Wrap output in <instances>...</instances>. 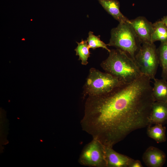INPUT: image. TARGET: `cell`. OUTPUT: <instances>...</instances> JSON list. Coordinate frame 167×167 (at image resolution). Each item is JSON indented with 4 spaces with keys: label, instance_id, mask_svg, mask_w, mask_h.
Masks as SVG:
<instances>
[{
    "label": "cell",
    "instance_id": "7",
    "mask_svg": "<svg viewBox=\"0 0 167 167\" xmlns=\"http://www.w3.org/2000/svg\"><path fill=\"white\" fill-rule=\"evenodd\" d=\"M130 23L142 43H152L151 38L153 31L152 23L142 16L130 20Z\"/></svg>",
    "mask_w": 167,
    "mask_h": 167
},
{
    "label": "cell",
    "instance_id": "18",
    "mask_svg": "<svg viewBox=\"0 0 167 167\" xmlns=\"http://www.w3.org/2000/svg\"><path fill=\"white\" fill-rule=\"evenodd\" d=\"M143 166L141 162L138 160H134L131 162L129 167H143Z\"/></svg>",
    "mask_w": 167,
    "mask_h": 167
},
{
    "label": "cell",
    "instance_id": "12",
    "mask_svg": "<svg viewBox=\"0 0 167 167\" xmlns=\"http://www.w3.org/2000/svg\"><path fill=\"white\" fill-rule=\"evenodd\" d=\"M152 93L155 101L167 103V80L155 78Z\"/></svg>",
    "mask_w": 167,
    "mask_h": 167
},
{
    "label": "cell",
    "instance_id": "15",
    "mask_svg": "<svg viewBox=\"0 0 167 167\" xmlns=\"http://www.w3.org/2000/svg\"><path fill=\"white\" fill-rule=\"evenodd\" d=\"M157 52L159 65L162 68L161 77L167 80V41L161 43Z\"/></svg>",
    "mask_w": 167,
    "mask_h": 167
},
{
    "label": "cell",
    "instance_id": "9",
    "mask_svg": "<svg viewBox=\"0 0 167 167\" xmlns=\"http://www.w3.org/2000/svg\"><path fill=\"white\" fill-rule=\"evenodd\" d=\"M142 159L145 165L148 167H162L166 161V156L159 148L150 146L143 154Z\"/></svg>",
    "mask_w": 167,
    "mask_h": 167
},
{
    "label": "cell",
    "instance_id": "11",
    "mask_svg": "<svg viewBox=\"0 0 167 167\" xmlns=\"http://www.w3.org/2000/svg\"><path fill=\"white\" fill-rule=\"evenodd\" d=\"M105 10L119 23L129 22L121 12L120 3L117 0H97Z\"/></svg>",
    "mask_w": 167,
    "mask_h": 167
},
{
    "label": "cell",
    "instance_id": "14",
    "mask_svg": "<svg viewBox=\"0 0 167 167\" xmlns=\"http://www.w3.org/2000/svg\"><path fill=\"white\" fill-rule=\"evenodd\" d=\"M166 127L161 124H156L153 126L148 127L147 134L148 136L154 140L157 143L166 141Z\"/></svg>",
    "mask_w": 167,
    "mask_h": 167
},
{
    "label": "cell",
    "instance_id": "19",
    "mask_svg": "<svg viewBox=\"0 0 167 167\" xmlns=\"http://www.w3.org/2000/svg\"><path fill=\"white\" fill-rule=\"evenodd\" d=\"M161 20L167 27V16H164L161 19Z\"/></svg>",
    "mask_w": 167,
    "mask_h": 167
},
{
    "label": "cell",
    "instance_id": "4",
    "mask_svg": "<svg viewBox=\"0 0 167 167\" xmlns=\"http://www.w3.org/2000/svg\"><path fill=\"white\" fill-rule=\"evenodd\" d=\"M123 84L112 75L91 68L83 87V96L85 97L104 95Z\"/></svg>",
    "mask_w": 167,
    "mask_h": 167
},
{
    "label": "cell",
    "instance_id": "20",
    "mask_svg": "<svg viewBox=\"0 0 167 167\" xmlns=\"http://www.w3.org/2000/svg\"><path fill=\"white\" fill-rule=\"evenodd\" d=\"M22 40H25V39H24V38H23V39H22Z\"/></svg>",
    "mask_w": 167,
    "mask_h": 167
},
{
    "label": "cell",
    "instance_id": "8",
    "mask_svg": "<svg viewBox=\"0 0 167 167\" xmlns=\"http://www.w3.org/2000/svg\"><path fill=\"white\" fill-rule=\"evenodd\" d=\"M106 167H129L134 159L114 150L113 147L105 145Z\"/></svg>",
    "mask_w": 167,
    "mask_h": 167
},
{
    "label": "cell",
    "instance_id": "10",
    "mask_svg": "<svg viewBox=\"0 0 167 167\" xmlns=\"http://www.w3.org/2000/svg\"><path fill=\"white\" fill-rule=\"evenodd\" d=\"M150 126L161 124L167 122V103L155 101L153 103L150 116Z\"/></svg>",
    "mask_w": 167,
    "mask_h": 167
},
{
    "label": "cell",
    "instance_id": "16",
    "mask_svg": "<svg viewBox=\"0 0 167 167\" xmlns=\"http://www.w3.org/2000/svg\"><path fill=\"white\" fill-rule=\"evenodd\" d=\"M76 42L78 45L75 49L76 55L79 56V60L81 61L82 65H86L88 63V60L90 54L87 41L82 39L80 42Z\"/></svg>",
    "mask_w": 167,
    "mask_h": 167
},
{
    "label": "cell",
    "instance_id": "3",
    "mask_svg": "<svg viewBox=\"0 0 167 167\" xmlns=\"http://www.w3.org/2000/svg\"><path fill=\"white\" fill-rule=\"evenodd\" d=\"M142 44L129 21L119 23L111 30L110 38L107 45L124 51L135 59Z\"/></svg>",
    "mask_w": 167,
    "mask_h": 167
},
{
    "label": "cell",
    "instance_id": "5",
    "mask_svg": "<svg viewBox=\"0 0 167 167\" xmlns=\"http://www.w3.org/2000/svg\"><path fill=\"white\" fill-rule=\"evenodd\" d=\"M135 59L143 75L150 79L155 78L159 62L157 49L154 43H142Z\"/></svg>",
    "mask_w": 167,
    "mask_h": 167
},
{
    "label": "cell",
    "instance_id": "1",
    "mask_svg": "<svg viewBox=\"0 0 167 167\" xmlns=\"http://www.w3.org/2000/svg\"><path fill=\"white\" fill-rule=\"evenodd\" d=\"M151 79L142 75L98 96H88L80 122L83 131L113 147L137 130L150 126L153 97Z\"/></svg>",
    "mask_w": 167,
    "mask_h": 167
},
{
    "label": "cell",
    "instance_id": "17",
    "mask_svg": "<svg viewBox=\"0 0 167 167\" xmlns=\"http://www.w3.org/2000/svg\"><path fill=\"white\" fill-rule=\"evenodd\" d=\"M100 37V35L96 36L93 34V32H89L87 41L89 48L95 49L97 48H102L109 52L110 50L107 47V44L101 41Z\"/></svg>",
    "mask_w": 167,
    "mask_h": 167
},
{
    "label": "cell",
    "instance_id": "21",
    "mask_svg": "<svg viewBox=\"0 0 167 167\" xmlns=\"http://www.w3.org/2000/svg\"><path fill=\"white\" fill-rule=\"evenodd\" d=\"M31 20L32 21V19H31Z\"/></svg>",
    "mask_w": 167,
    "mask_h": 167
},
{
    "label": "cell",
    "instance_id": "6",
    "mask_svg": "<svg viewBox=\"0 0 167 167\" xmlns=\"http://www.w3.org/2000/svg\"><path fill=\"white\" fill-rule=\"evenodd\" d=\"M81 165L91 167H106L105 145L93 138L83 149L78 159Z\"/></svg>",
    "mask_w": 167,
    "mask_h": 167
},
{
    "label": "cell",
    "instance_id": "13",
    "mask_svg": "<svg viewBox=\"0 0 167 167\" xmlns=\"http://www.w3.org/2000/svg\"><path fill=\"white\" fill-rule=\"evenodd\" d=\"M153 31L152 35L151 42L159 41L161 43L167 41V27L161 20L153 24Z\"/></svg>",
    "mask_w": 167,
    "mask_h": 167
},
{
    "label": "cell",
    "instance_id": "2",
    "mask_svg": "<svg viewBox=\"0 0 167 167\" xmlns=\"http://www.w3.org/2000/svg\"><path fill=\"white\" fill-rule=\"evenodd\" d=\"M109 53L108 58L101 64L105 72L117 77L124 84L133 82L142 75L135 59L126 52L116 49Z\"/></svg>",
    "mask_w": 167,
    "mask_h": 167
}]
</instances>
